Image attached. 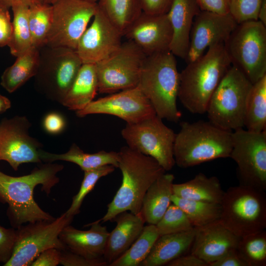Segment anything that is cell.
<instances>
[{
    "label": "cell",
    "instance_id": "obj_1",
    "mask_svg": "<svg viewBox=\"0 0 266 266\" xmlns=\"http://www.w3.org/2000/svg\"><path fill=\"white\" fill-rule=\"evenodd\" d=\"M64 168L62 165L46 163L34 168L27 175L12 176L0 170V202L8 205L6 215L11 226L21 225L55 218L43 210L34 199L33 192L38 185L48 195L59 182L57 173Z\"/></svg>",
    "mask_w": 266,
    "mask_h": 266
},
{
    "label": "cell",
    "instance_id": "obj_2",
    "mask_svg": "<svg viewBox=\"0 0 266 266\" xmlns=\"http://www.w3.org/2000/svg\"><path fill=\"white\" fill-rule=\"evenodd\" d=\"M118 154V167L122 174V184L107 205V212L100 220L102 222L111 221L124 211L139 213L148 189L166 172L154 158L128 146L121 148Z\"/></svg>",
    "mask_w": 266,
    "mask_h": 266
},
{
    "label": "cell",
    "instance_id": "obj_3",
    "mask_svg": "<svg viewBox=\"0 0 266 266\" xmlns=\"http://www.w3.org/2000/svg\"><path fill=\"white\" fill-rule=\"evenodd\" d=\"M231 63L224 44L208 48L207 52L187 63L179 73L178 98L193 114L206 113L209 100Z\"/></svg>",
    "mask_w": 266,
    "mask_h": 266
},
{
    "label": "cell",
    "instance_id": "obj_4",
    "mask_svg": "<svg viewBox=\"0 0 266 266\" xmlns=\"http://www.w3.org/2000/svg\"><path fill=\"white\" fill-rule=\"evenodd\" d=\"M179 85L176 61L169 50L146 56L137 86L162 119L176 122L181 116L176 103Z\"/></svg>",
    "mask_w": 266,
    "mask_h": 266
},
{
    "label": "cell",
    "instance_id": "obj_5",
    "mask_svg": "<svg viewBox=\"0 0 266 266\" xmlns=\"http://www.w3.org/2000/svg\"><path fill=\"white\" fill-rule=\"evenodd\" d=\"M232 133L209 121L181 123L174 143L175 163L180 167L187 168L230 157Z\"/></svg>",
    "mask_w": 266,
    "mask_h": 266
},
{
    "label": "cell",
    "instance_id": "obj_6",
    "mask_svg": "<svg viewBox=\"0 0 266 266\" xmlns=\"http://www.w3.org/2000/svg\"><path fill=\"white\" fill-rule=\"evenodd\" d=\"M220 221L239 237L266 228V196L264 191L240 184L224 192Z\"/></svg>",
    "mask_w": 266,
    "mask_h": 266
},
{
    "label": "cell",
    "instance_id": "obj_7",
    "mask_svg": "<svg viewBox=\"0 0 266 266\" xmlns=\"http://www.w3.org/2000/svg\"><path fill=\"white\" fill-rule=\"evenodd\" d=\"M253 84L231 65L212 94L206 113L209 121L225 130L244 128L246 102Z\"/></svg>",
    "mask_w": 266,
    "mask_h": 266
},
{
    "label": "cell",
    "instance_id": "obj_8",
    "mask_svg": "<svg viewBox=\"0 0 266 266\" xmlns=\"http://www.w3.org/2000/svg\"><path fill=\"white\" fill-rule=\"evenodd\" d=\"M224 45L231 65L252 84L266 75V26L260 21L237 24Z\"/></svg>",
    "mask_w": 266,
    "mask_h": 266
},
{
    "label": "cell",
    "instance_id": "obj_9",
    "mask_svg": "<svg viewBox=\"0 0 266 266\" xmlns=\"http://www.w3.org/2000/svg\"><path fill=\"white\" fill-rule=\"evenodd\" d=\"M76 51L45 45L39 49V63L35 75L36 89L61 104L82 65Z\"/></svg>",
    "mask_w": 266,
    "mask_h": 266
},
{
    "label": "cell",
    "instance_id": "obj_10",
    "mask_svg": "<svg viewBox=\"0 0 266 266\" xmlns=\"http://www.w3.org/2000/svg\"><path fill=\"white\" fill-rule=\"evenodd\" d=\"M73 217L66 212L52 220L22 225L16 229V237L12 256L4 266H30L43 251L51 248L66 249L59 235L72 222Z\"/></svg>",
    "mask_w": 266,
    "mask_h": 266
},
{
    "label": "cell",
    "instance_id": "obj_11",
    "mask_svg": "<svg viewBox=\"0 0 266 266\" xmlns=\"http://www.w3.org/2000/svg\"><path fill=\"white\" fill-rule=\"evenodd\" d=\"M121 135L130 148L156 160L166 171L174 166L176 133L157 115L133 123H127Z\"/></svg>",
    "mask_w": 266,
    "mask_h": 266
},
{
    "label": "cell",
    "instance_id": "obj_12",
    "mask_svg": "<svg viewBox=\"0 0 266 266\" xmlns=\"http://www.w3.org/2000/svg\"><path fill=\"white\" fill-rule=\"evenodd\" d=\"M146 56L131 40L122 43L111 56L95 64L98 92L111 94L136 87Z\"/></svg>",
    "mask_w": 266,
    "mask_h": 266
},
{
    "label": "cell",
    "instance_id": "obj_13",
    "mask_svg": "<svg viewBox=\"0 0 266 266\" xmlns=\"http://www.w3.org/2000/svg\"><path fill=\"white\" fill-rule=\"evenodd\" d=\"M237 164L240 184L266 190V130L255 132L243 128L232 133L230 157Z\"/></svg>",
    "mask_w": 266,
    "mask_h": 266
},
{
    "label": "cell",
    "instance_id": "obj_14",
    "mask_svg": "<svg viewBox=\"0 0 266 266\" xmlns=\"http://www.w3.org/2000/svg\"><path fill=\"white\" fill-rule=\"evenodd\" d=\"M52 6V24L46 45L76 50L80 38L97 11L98 3L59 0Z\"/></svg>",
    "mask_w": 266,
    "mask_h": 266
},
{
    "label": "cell",
    "instance_id": "obj_15",
    "mask_svg": "<svg viewBox=\"0 0 266 266\" xmlns=\"http://www.w3.org/2000/svg\"><path fill=\"white\" fill-rule=\"evenodd\" d=\"M31 124L25 116L3 118L0 122V161L7 162L14 170L24 163H41V144L31 136Z\"/></svg>",
    "mask_w": 266,
    "mask_h": 266
},
{
    "label": "cell",
    "instance_id": "obj_16",
    "mask_svg": "<svg viewBox=\"0 0 266 266\" xmlns=\"http://www.w3.org/2000/svg\"><path fill=\"white\" fill-rule=\"evenodd\" d=\"M76 113L79 117L95 114L111 115L127 123L156 115L151 103L137 86L93 100Z\"/></svg>",
    "mask_w": 266,
    "mask_h": 266
},
{
    "label": "cell",
    "instance_id": "obj_17",
    "mask_svg": "<svg viewBox=\"0 0 266 266\" xmlns=\"http://www.w3.org/2000/svg\"><path fill=\"white\" fill-rule=\"evenodd\" d=\"M93 18L76 49L83 64H96L106 59L122 43L123 35L99 7Z\"/></svg>",
    "mask_w": 266,
    "mask_h": 266
},
{
    "label": "cell",
    "instance_id": "obj_18",
    "mask_svg": "<svg viewBox=\"0 0 266 266\" xmlns=\"http://www.w3.org/2000/svg\"><path fill=\"white\" fill-rule=\"evenodd\" d=\"M237 24L230 13L220 14L200 10L195 17L191 30L186 63L201 57L207 48L225 44Z\"/></svg>",
    "mask_w": 266,
    "mask_h": 266
},
{
    "label": "cell",
    "instance_id": "obj_19",
    "mask_svg": "<svg viewBox=\"0 0 266 266\" xmlns=\"http://www.w3.org/2000/svg\"><path fill=\"white\" fill-rule=\"evenodd\" d=\"M124 36L149 56L169 50L172 30L167 13L150 14L142 12Z\"/></svg>",
    "mask_w": 266,
    "mask_h": 266
},
{
    "label": "cell",
    "instance_id": "obj_20",
    "mask_svg": "<svg viewBox=\"0 0 266 266\" xmlns=\"http://www.w3.org/2000/svg\"><path fill=\"white\" fill-rule=\"evenodd\" d=\"M190 253L209 265L228 252L236 249L240 237L224 226L220 220L195 227Z\"/></svg>",
    "mask_w": 266,
    "mask_h": 266
},
{
    "label": "cell",
    "instance_id": "obj_21",
    "mask_svg": "<svg viewBox=\"0 0 266 266\" xmlns=\"http://www.w3.org/2000/svg\"><path fill=\"white\" fill-rule=\"evenodd\" d=\"M100 221L97 220L88 225L91 228L86 231L68 225L61 232L60 239L67 249L73 253L88 259L102 258L109 232Z\"/></svg>",
    "mask_w": 266,
    "mask_h": 266
},
{
    "label": "cell",
    "instance_id": "obj_22",
    "mask_svg": "<svg viewBox=\"0 0 266 266\" xmlns=\"http://www.w3.org/2000/svg\"><path fill=\"white\" fill-rule=\"evenodd\" d=\"M200 11L196 0H172L167 15L172 30L169 51L175 56L186 58L193 21Z\"/></svg>",
    "mask_w": 266,
    "mask_h": 266
},
{
    "label": "cell",
    "instance_id": "obj_23",
    "mask_svg": "<svg viewBox=\"0 0 266 266\" xmlns=\"http://www.w3.org/2000/svg\"><path fill=\"white\" fill-rule=\"evenodd\" d=\"M116 227L109 233L103 258L108 266L120 257L142 232L145 221L140 213L124 211L113 220Z\"/></svg>",
    "mask_w": 266,
    "mask_h": 266
},
{
    "label": "cell",
    "instance_id": "obj_24",
    "mask_svg": "<svg viewBox=\"0 0 266 266\" xmlns=\"http://www.w3.org/2000/svg\"><path fill=\"white\" fill-rule=\"evenodd\" d=\"M195 227L180 233L160 235L139 266H161L185 254L192 247Z\"/></svg>",
    "mask_w": 266,
    "mask_h": 266
},
{
    "label": "cell",
    "instance_id": "obj_25",
    "mask_svg": "<svg viewBox=\"0 0 266 266\" xmlns=\"http://www.w3.org/2000/svg\"><path fill=\"white\" fill-rule=\"evenodd\" d=\"M174 179L173 174L165 172L148 189L140 212L145 223L156 225L172 203Z\"/></svg>",
    "mask_w": 266,
    "mask_h": 266
},
{
    "label": "cell",
    "instance_id": "obj_26",
    "mask_svg": "<svg viewBox=\"0 0 266 266\" xmlns=\"http://www.w3.org/2000/svg\"><path fill=\"white\" fill-rule=\"evenodd\" d=\"M97 92L95 65L83 64L61 104L69 110H81L93 100Z\"/></svg>",
    "mask_w": 266,
    "mask_h": 266
},
{
    "label": "cell",
    "instance_id": "obj_27",
    "mask_svg": "<svg viewBox=\"0 0 266 266\" xmlns=\"http://www.w3.org/2000/svg\"><path fill=\"white\" fill-rule=\"evenodd\" d=\"M38 154L41 161L46 163L59 160L69 162L77 165L84 171L106 165H112L115 167L118 166V152L100 151L95 153H87L75 144H73L69 150L65 153H51L40 149Z\"/></svg>",
    "mask_w": 266,
    "mask_h": 266
},
{
    "label": "cell",
    "instance_id": "obj_28",
    "mask_svg": "<svg viewBox=\"0 0 266 266\" xmlns=\"http://www.w3.org/2000/svg\"><path fill=\"white\" fill-rule=\"evenodd\" d=\"M173 194L182 199L220 203L224 193L216 176L207 177L202 173L187 182L173 184Z\"/></svg>",
    "mask_w": 266,
    "mask_h": 266
},
{
    "label": "cell",
    "instance_id": "obj_29",
    "mask_svg": "<svg viewBox=\"0 0 266 266\" xmlns=\"http://www.w3.org/2000/svg\"><path fill=\"white\" fill-rule=\"evenodd\" d=\"M39 63V49L32 46L16 57L15 62L3 71L1 86L12 93L36 75Z\"/></svg>",
    "mask_w": 266,
    "mask_h": 266
},
{
    "label": "cell",
    "instance_id": "obj_30",
    "mask_svg": "<svg viewBox=\"0 0 266 266\" xmlns=\"http://www.w3.org/2000/svg\"><path fill=\"white\" fill-rule=\"evenodd\" d=\"M97 3L123 36L142 12L138 0H100Z\"/></svg>",
    "mask_w": 266,
    "mask_h": 266
},
{
    "label": "cell",
    "instance_id": "obj_31",
    "mask_svg": "<svg viewBox=\"0 0 266 266\" xmlns=\"http://www.w3.org/2000/svg\"><path fill=\"white\" fill-rule=\"evenodd\" d=\"M244 127L255 132L266 130V75L253 84L246 102Z\"/></svg>",
    "mask_w": 266,
    "mask_h": 266
},
{
    "label": "cell",
    "instance_id": "obj_32",
    "mask_svg": "<svg viewBox=\"0 0 266 266\" xmlns=\"http://www.w3.org/2000/svg\"><path fill=\"white\" fill-rule=\"evenodd\" d=\"M160 236L155 225L144 226L141 233L131 246L109 266H139Z\"/></svg>",
    "mask_w": 266,
    "mask_h": 266
},
{
    "label": "cell",
    "instance_id": "obj_33",
    "mask_svg": "<svg viewBox=\"0 0 266 266\" xmlns=\"http://www.w3.org/2000/svg\"><path fill=\"white\" fill-rule=\"evenodd\" d=\"M171 202L182 210L194 227L203 226L221 217L220 203L187 200L173 194Z\"/></svg>",
    "mask_w": 266,
    "mask_h": 266
},
{
    "label": "cell",
    "instance_id": "obj_34",
    "mask_svg": "<svg viewBox=\"0 0 266 266\" xmlns=\"http://www.w3.org/2000/svg\"><path fill=\"white\" fill-rule=\"evenodd\" d=\"M29 8L23 4L11 7L13 15L12 32L8 46L11 54L16 57L33 46L28 22Z\"/></svg>",
    "mask_w": 266,
    "mask_h": 266
},
{
    "label": "cell",
    "instance_id": "obj_35",
    "mask_svg": "<svg viewBox=\"0 0 266 266\" xmlns=\"http://www.w3.org/2000/svg\"><path fill=\"white\" fill-rule=\"evenodd\" d=\"M52 19V6L43 2L29 8L28 22L32 46L37 49L45 46Z\"/></svg>",
    "mask_w": 266,
    "mask_h": 266
},
{
    "label": "cell",
    "instance_id": "obj_36",
    "mask_svg": "<svg viewBox=\"0 0 266 266\" xmlns=\"http://www.w3.org/2000/svg\"><path fill=\"white\" fill-rule=\"evenodd\" d=\"M236 251L247 266H266V231L264 230L240 237Z\"/></svg>",
    "mask_w": 266,
    "mask_h": 266
},
{
    "label": "cell",
    "instance_id": "obj_37",
    "mask_svg": "<svg viewBox=\"0 0 266 266\" xmlns=\"http://www.w3.org/2000/svg\"><path fill=\"white\" fill-rule=\"evenodd\" d=\"M115 167L106 165L100 167L84 171L83 179L77 194L72 198L71 204L66 212L67 216L73 217L80 212V208L86 196L94 189L98 180L112 173Z\"/></svg>",
    "mask_w": 266,
    "mask_h": 266
},
{
    "label": "cell",
    "instance_id": "obj_38",
    "mask_svg": "<svg viewBox=\"0 0 266 266\" xmlns=\"http://www.w3.org/2000/svg\"><path fill=\"white\" fill-rule=\"evenodd\" d=\"M156 226L160 236L185 232L194 228L182 210L173 203L169 206Z\"/></svg>",
    "mask_w": 266,
    "mask_h": 266
},
{
    "label": "cell",
    "instance_id": "obj_39",
    "mask_svg": "<svg viewBox=\"0 0 266 266\" xmlns=\"http://www.w3.org/2000/svg\"><path fill=\"white\" fill-rule=\"evenodd\" d=\"M262 0H229V13L237 24L250 20H258Z\"/></svg>",
    "mask_w": 266,
    "mask_h": 266
},
{
    "label": "cell",
    "instance_id": "obj_40",
    "mask_svg": "<svg viewBox=\"0 0 266 266\" xmlns=\"http://www.w3.org/2000/svg\"><path fill=\"white\" fill-rule=\"evenodd\" d=\"M60 264L64 266H106L103 258L91 259L73 253L68 249L61 250Z\"/></svg>",
    "mask_w": 266,
    "mask_h": 266
},
{
    "label": "cell",
    "instance_id": "obj_41",
    "mask_svg": "<svg viewBox=\"0 0 266 266\" xmlns=\"http://www.w3.org/2000/svg\"><path fill=\"white\" fill-rule=\"evenodd\" d=\"M16 237V229L5 228L0 225V260L3 264L11 258Z\"/></svg>",
    "mask_w": 266,
    "mask_h": 266
},
{
    "label": "cell",
    "instance_id": "obj_42",
    "mask_svg": "<svg viewBox=\"0 0 266 266\" xmlns=\"http://www.w3.org/2000/svg\"><path fill=\"white\" fill-rule=\"evenodd\" d=\"M12 32L9 9L0 5V47L8 46Z\"/></svg>",
    "mask_w": 266,
    "mask_h": 266
},
{
    "label": "cell",
    "instance_id": "obj_43",
    "mask_svg": "<svg viewBox=\"0 0 266 266\" xmlns=\"http://www.w3.org/2000/svg\"><path fill=\"white\" fill-rule=\"evenodd\" d=\"M43 127L48 133L57 134L65 129L66 121L64 116L59 113L52 112L47 114L43 118Z\"/></svg>",
    "mask_w": 266,
    "mask_h": 266
},
{
    "label": "cell",
    "instance_id": "obj_44",
    "mask_svg": "<svg viewBox=\"0 0 266 266\" xmlns=\"http://www.w3.org/2000/svg\"><path fill=\"white\" fill-rule=\"evenodd\" d=\"M61 256V250L51 248L40 253L30 266H57L60 264Z\"/></svg>",
    "mask_w": 266,
    "mask_h": 266
},
{
    "label": "cell",
    "instance_id": "obj_45",
    "mask_svg": "<svg viewBox=\"0 0 266 266\" xmlns=\"http://www.w3.org/2000/svg\"><path fill=\"white\" fill-rule=\"evenodd\" d=\"M142 12L150 14L167 13L172 0H138Z\"/></svg>",
    "mask_w": 266,
    "mask_h": 266
},
{
    "label": "cell",
    "instance_id": "obj_46",
    "mask_svg": "<svg viewBox=\"0 0 266 266\" xmlns=\"http://www.w3.org/2000/svg\"><path fill=\"white\" fill-rule=\"evenodd\" d=\"M200 10L220 14L229 13V0H196Z\"/></svg>",
    "mask_w": 266,
    "mask_h": 266
},
{
    "label": "cell",
    "instance_id": "obj_47",
    "mask_svg": "<svg viewBox=\"0 0 266 266\" xmlns=\"http://www.w3.org/2000/svg\"><path fill=\"white\" fill-rule=\"evenodd\" d=\"M209 266H247L239 256L236 249L232 250L216 261L210 264Z\"/></svg>",
    "mask_w": 266,
    "mask_h": 266
},
{
    "label": "cell",
    "instance_id": "obj_48",
    "mask_svg": "<svg viewBox=\"0 0 266 266\" xmlns=\"http://www.w3.org/2000/svg\"><path fill=\"white\" fill-rule=\"evenodd\" d=\"M168 266H208L203 261L190 253L182 255L169 262Z\"/></svg>",
    "mask_w": 266,
    "mask_h": 266
},
{
    "label": "cell",
    "instance_id": "obj_49",
    "mask_svg": "<svg viewBox=\"0 0 266 266\" xmlns=\"http://www.w3.org/2000/svg\"><path fill=\"white\" fill-rule=\"evenodd\" d=\"M43 2V0H0V5L9 9L16 4L31 5Z\"/></svg>",
    "mask_w": 266,
    "mask_h": 266
},
{
    "label": "cell",
    "instance_id": "obj_50",
    "mask_svg": "<svg viewBox=\"0 0 266 266\" xmlns=\"http://www.w3.org/2000/svg\"><path fill=\"white\" fill-rule=\"evenodd\" d=\"M258 20L266 26V0H262L258 15Z\"/></svg>",
    "mask_w": 266,
    "mask_h": 266
},
{
    "label": "cell",
    "instance_id": "obj_51",
    "mask_svg": "<svg viewBox=\"0 0 266 266\" xmlns=\"http://www.w3.org/2000/svg\"><path fill=\"white\" fill-rule=\"evenodd\" d=\"M10 100L0 94V113H2L11 107Z\"/></svg>",
    "mask_w": 266,
    "mask_h": 266
},
{
    "label": "cell",
    "instance_id": "obj_52",
    "mask_svg": "<svg viewBox=\"0 0 266 266\" xmlns=\"http://www.w3.org/2000/svg\"><path fill=\"white\" fill-rule=\"evenodd\" d=\"M58 0H43V3L52 5Z\"/></svg>",
    "mask_w": 266,
    "mask_h": 266
},
{
    "label": "cell",
    "instance_id": "obj_53",
    "mask_svg": "<svg viewBox=\"0 0 266 266\" xmlns=\"http://www.w3.org/2000/svg\"><path fill=\"white\" fill-rule=\"evenodd\" d=\"M91 3H98L100 0H82Z\"/></svg>",
    "mask_w": 266,
    "mask_h": 266
},
{
    "label": "cell",
    "instance_id": "obj_54",
    "mask_svg": "<svg viewBox=\"0 0 266 266\" xmlns=\"http://www.w3.org/2000/svg\"><path fill=\"white\" fill-rule=\"evenodd\" d=\"M0 263H1V261H0Z\"/></svg>",
    "mask_w": 266,
    "mask_h": 266
}]
</instances>
